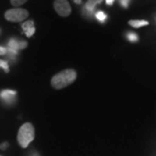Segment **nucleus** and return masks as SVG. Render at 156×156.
<instances>
[{
  "instance_id": "nucleus-1",
  "label": "nucleus",
  "mask_w": 156,
  "mask_h": 156,
  "mask_svg": "<svg viewBox=\"0 0 156 156\" xmlns=\"http://www.w3.org/2000/svg\"><path fill=\"white\" fill-rule=\"evenodd\" d=\"M76 76H77V74L74 69H69L62 70L61 72L57 73L52 77L51 85L56 89H63L73 83L76 81Z\"/></svg>"
},
{
  "instance_id": "nucleus-2",
  "label": "nucleus",
  "mask_w": 156,
  "mask_h": 156,
  "mask_svg": "<svg viewBox=\"0 0 156 156\" xmlns=\"http://www.w3.org/2000/svg\"><path fill=\"white\" fill-rule=\"evenodd\" d=\"M35 138V128L31 123H24L17 133V142L23 148H26Z\"/></svg>"
},
{
  "instance_id": "nucleus-3",
  "label": "nucleus",
  "mask_w": 156,
  "mask_h": 156,
  "mask_svg": "<svg viewBox=\"0 0 156 156\" xmlns=\"http://www.w3.org/2000/svg\"><path fill=\"white\" fill-rule=\"evenodd\" d=\"M29 17L27 10L23 8H13L10 9L5 13V17L7 21L12 23H19L24 21Z\"/></svg>"
},
{
  "instance_id": "nucleus-4",
  "label": "nucleus",
  "mask_w": 156,
  "mask_h": 156,
  "mask_svg": "<svg viewBox=\"0 0 156 156\" xmlns=\"http://www.w3.org/2000/svg\"><path fill=\"white\" fill-rule=\"evenodd\" d=\"M54 9L61 17H69L71 13V7L68 0H55Z\"/></svg>"
},
{
  "instance_id": "nucleus-5",
  "label": "nucleus",
  "mask_w": 156,
  "mask_h": 156,
  "mask_svg": "<svg viewBox=\"0 0 156 156\" xmlns=\"http://www.w3.org/2000/svg\"><path fill=\"white\" fill-rule=\"evenodd\" d=\"M17 92L15 90L5 89L0 92V98L3 101H5L6 104H11L16 100Z\"/></svg>"
},
{
  "instance_id": "nucleus-6",
  "label": "nucleus",
  "mask_w": 156,
  "mask_h": 156,
  "mask_svg": "<svg viewBox=\"0 0 156 156\" xmlns=\"http://www.w3.org/2000/svg\"><path fill=\"white\" fill-rule=\"evenodd\" d=\"M28 46V44L26 41H23V40H18L16 38H11L8 42V49H11L13 50H23L25 49L26 47Z\"/></svg>"
},
{
  "instance_id": "nucleus-7",
  "label": "nucleus",
  "mask_w": 156,
  "mask_h": 156,
  "mask_svg": "<svg viewBox=\"0 0 156 156\" xmlns=\"http://www.w3.org/2000/svg\"><path fill=\"white\" fill-rule=\"evenodd\" d=\"M22 28L23 32L26 35V37H32V35L36 31V29H35V26H34V22L32 20H30V21L23 23L22 24Z\"/></svg>"
},
{
  "instance_id": "nucleus-8",
  "label": "nucleus",
  "mask_w": 156,
  "mask_h": 156,
  "mask_svg": "<svg viewBox=\"0 0 156 156\" xmlns=\"http://www.w3.org/2000/svg\"><path fill=\"white\" fill-rule=\"evenodd\" d=\"M101 1L102 0H88V2L84 5V9L86 10V11L89 14H92L94 10H95V5H98V4H101Z\"/></svg>"
},
{
  "instance_id": "nucleus-9",
  "label": "nucleus",
  "mask_w": 156,
  "mask_h": 156,
  "mask_svg": "<svg viewBox=\"0 0 156 156\" xmlns=\"http://www.w3.org/2000/svg\"><path fill=\"white\" fill-rule=\"evenodd\" d=\"M128 23H129V25H131L134 28H140L142 26L147 25L148 22L145 21V20H130Z\"/></svg>"
},
{
  "instance_id": "nucleus-10",
  "label": "nucleus",
  "mask_w": 156,
  "mask_h": 156,
  "mask_svg": "<svg viewBox=\"0 0 156 156\" xmlns=\"http://www.w3.org/2000/svg\"><path fill=\"white\" fill-rule=\"evenodd\" d=\"M127 38L128 41H130L131 43H136L138 41V36L137 34L134 33V32H128L127 34Z\"/></svg>"
},
{
  "instance_id": "nucleus-11",
  "label": "nucleus",
  "mask_w": 156,
  "mask_h": 156,
  "mask_svg": "<svg viewBox=\"0 0 156 156\" xmlns=\"http://www.w3.org/2000/svg\"><path fill=\"white\" fill-rule=\"evenodd\" d=\"M28 0H11V5L14 7H19L23 5V4H25Z\"/></svg>"
},
{
  "instance_id": "nucleus-12",
  "label": "nucleus",
  "mask_w": 156,
  "mask_h": 156,
  "mask_svg": "<svg viewBox=\"0 0 156 156\" xmlns=\"http://www.w3.org/2000/svg\"><path fill=\"white\" fill-rule=\"evenodd\" d=\"M95 17H96V18H97L100 22H104L107 18L106 14H105L103 11H98V12L95 14Z\"/></svg>"
},
{
  "instance_id": "nucleus-13",
  "label": "nucleus",
  "mask_w": 156,
  "mask_h": 156,
  "mask_svg": "<svg viewBox=\"0 0 156 156\" xmlns=\"http://www.w3.org/2000/svg\"><path fill=\"white\" fill-rule=\"evenodd\" d=\"M0 68L4 69V70H5L6 73L9 72V64H8V62L6 61H5V60L0 59Z\"/></svg>"
},
{
  "instance_id": "nucleus-14",
  "label": "nucleus",
  "mask_w": 156,
  "mask_h": 156,
  "mask_svg": "<svg viewBox=\"0 0 156 156\" xmlns=\"http://www.w3.org/2000/svg\"><path fill=\"white\" fill-rule=\"evenodd\" d=\"M120 1V4L121 5L124 7V8H127L128 6V4H129V0H119Z\"/></svg>"
},
{
  "instance_id": "nucleus-15",
  "label": "nucleus",
  "mask_w": 156,
  "mask_h": 156,
  "mask_svg": "<svg viewBox=\"0 0 156 156\" xmlns=\"http://www.w3.org/2000/svg\"><path fill=\"white\" fill-rule=\"evenodd\" d=\"M6 54H7V49L3 46H0V56H5Z\"/></svg>"
},
{
  "instance_id": "nucleus-16",
  "label": "nucleus",
  "mask_w": 156,
  "mask_h": 156,
  "mask_svg": "<svg viewBox=\"0 0 156 156\" xmlns=\"http://www.w3.org/2000/svg\"><path fill=\"white\" fill-rule=\"evenodd\" d=\"M7 147H8V143H7V142H5V143H3V144H1V145H0V148H1V149H3V150H5Z\"/></svg>"
},
{
  "instance_id": "nucleus-17",
  "label": "nucleus",
  "mask_w": 156,
  "mask_h": 156,
  "mask_svg": "<svg viewBox=\"0 0 156 156\" xmlns=\"http://www.w3.org/2000/svg\"><path fill=\"white\" fill-rule=\"evenodd\" d=\"M115 0H106V4L108 5H112Z\"/></svg>"
},
{
  "instance_id": "nucleus-18",
  "label": "nucleus",
  "mask_w": 156,
  "mask_h": 156,
  "mask_svg": "<svg viewBox=\"0 0 156 156\" xmlns=\"http://www.w3.org/2000/svg\"><path fill=\"white\" fill-rule=\"evenodd\" d=\"M74 2L76 4V5H80L82 3V0H74Z\"/></svg>"
}]
</instances>
